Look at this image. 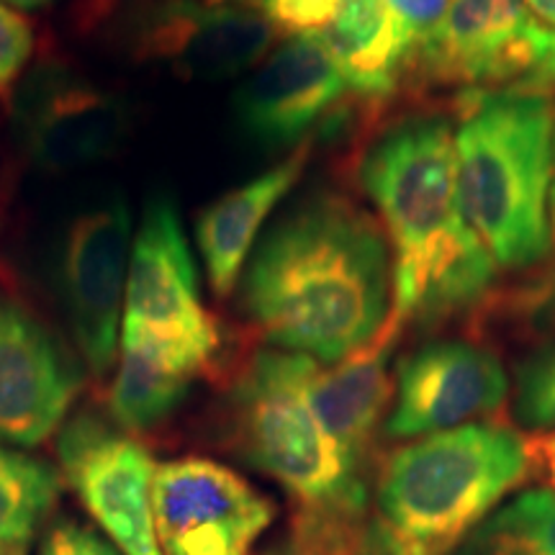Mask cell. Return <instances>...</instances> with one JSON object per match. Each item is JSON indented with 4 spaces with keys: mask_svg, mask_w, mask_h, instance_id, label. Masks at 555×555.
Segmentation results:
<instances>
[{
    "mask_svg": "<svg viewBox=\"0 0 555 555\" xmlns=\"http://www.w3.org/2000/svg\"><path fill=\"white\" fill-rule=\"evenodd\" d=\"M555 50V31L527 0H453L416 44L422 75L442 86H491L530 78Z\"/></svg>",
    "mask_w": 555,
    "mask_h": 555,
    "instance_id": "9c48e42d",
    "label": "cell"
},
{
    "mask_svg": "<svg viewBox=\"0 0 555 555\" xmlns=\"http://www.w3.org/2000/svg\"><path fill=\"white\" fill-rule=\"evenodd\" d=\"M60 463L121 555H165L152 515L157 466L142 442L95 414H80L62 429Z\"/></svg>",
    "mask_w": 555,
    "mask_h": 555,
    "instance_id": "30bf717a",
    "label": "cell"
},
{
    "mask_svg": "<svg viewBox=\"0 0 555 555\" xmlns=\"http://www.w3.org/2000/svg\"><path fill=\"white\" fill-rule=\"evenodd\" d=\"M530 466L525 437L491 420L399 448L376 476L360 555H450Z\"/></svg>",
    "mask_w": 555,
    "mask_h": 555,
    "instance_id": "3957f363",
    "label": "cell"
},
{
    "mask_svg": "<svg viewBox=\"0 0 555 555\" xmlns=\"http://www.w3.org/2000/svg\"><path fill=\"white\" fill-rule=\"evenodd\" d=\"M406 324L397 314H388L384 330L365 347L335 365L311 373L307 380V399L319 425L324 427L347 466L365 478L376 437L386 409L391 406L393 384L388 373V356Z\"/></svg>",
    "mask_w": 555,
    "mask_h": 555,
    "instance_id": "2e32d148",
    "label": "cell"
},
{
    "mask_svg": "<svg viewBox=\"0 0 555 555\" xmlns=\"http://www.w3.org/2000/svg\"><path fill=\"white\" fill-rule=\"evenodd\" d=\"M5 5H13V9H24V11H34L41 9V5H50L52 0H3Z\"/></svg>",
    "mask_w": 555,
    "mask_h": 555,
    "instance_id": "f546056e",
    "label": "cell"
},
{
    "mask_svg": "<svg viewBox=\"0 0 555 555\" xmlns=\"http://www.w3.org/2000/svg\"><path fill=\"white\" fill-rule=\"evenodd\" d=\"M506 509L547 555H555V494L545 489L525 491Z\"/></svg>",
    "mask_w": 555,
    "mask_h": 555,
    "instance_id": "d4e9b609",
    "label": "cell"
},
{
    "mask_svg": "<svg viewBox=\"0 0 555 555\" xmlns=\"http://www.w3.org/2000/svg\"><path fill=\"white\" fill-rule=\"evenodd\" d=\"M206 365L155 335L121 327V363L111 386V414L129 433L157 427L189 397Z\"/></svg>",
    "mask_w": 555,
    "mask_h": 555,
    "instance_id": "d6986e66",
    "label": "cell"
},
{
    "mask_svg": "<svg viewBox=\"0 0 555 555\" xmlns=\"http://www.w3.org/2000/svg\"><path fill=\"white\" fill-rule=\"evenodd\" d=\"M527 9H530L540 24L555 31V0H527Z\"/></svg>",
    "mask_w": 555,
    "mask_h": 555,
    "instance_id": "83f0119b",
    "label": "cell"
},
{
    "mask_svg": "<svg viewBox=\"0 0 555 555\" xmlns=\"http://www.w3.org/2000/svg\"><path fill=\"white\" fill-rule=\"evenodd\" d=\"M152 515L165 555H249L275 506L232 468L180 457L155 470Z\"/></svg>",
    "mask_w": 555,
    "mask_h": 555,
    "instance_id": "52a82bcc",
    "label": "cell"
},
{
    "mask_svg": "<svg viewBox=\"0 0 555 555\" xmlns=\"http://www.w3.org/2000/svg\"><path fill=\"white\" fill-rule=\"evenodd\" d=\"M317 360L262 350L232 393V427L242 455L278 481L298 506L367 502L365 478L347 466L307 399Z\"/></svg>",
    "mask_w": 555,
    "mask_h": 555,
    "instance_id": "5b68a950",
    "label": "cell"
},
{
    "mask_svg": "<svg viewBox=\"0 0 555 555\" xmlns=\"http://www.w3.org/2000/svg\"><path fill=\"white\" fill-rule=\"evenodd\" d=\"M78 386L65 347L24 301L0 291V442H44L65 420Z\"/></svg>",
    "mask_w": 555,
    "mask_h": 555,
    "instance_id": "4fadbf2b",
    "label": "cell"
},
{
    "mask_svg": "<svg viewBox=\"0 0 555 555\" xmlns=\"http://www.w3.org/2000/svg\"><path fill=\"white\" fill-rule=\"evenodd\" d=\"M34 52L31 24L0 0V99H9Z\"/></svg>",
    "mask_w": 555,
    "mask_h": 555,
    "instance_id": "603a6c76",
    "label": "cell"
},
{
    "mask_svg": "<svg viewBox=\"0 0 555 555\" xmlns=\"http://www.w3.org/2000/svg\"><path fill=\"white\" fill-rule=\"evenodd\" d=\"M506 393V371L489 347L466 339L429 343L397 367V406L386 435L406 440L470 425L499 412Z\"/></svg>",
    "mask_w": 555,
    "mask_h": 555,
    "instance_id": "7c38bea8",
    "label": "cell"
},
{
    "mask_svg": "<svg viewBox=\"0 0 555 555\" xmlns=\"http://www.w3.org/2000/svg\"><path fill=\"white\" fill-rule=\"evenodd\" d=\"M393 262L378 221L339 196L288 211L249 255L242 309L275 350L337 363L384 330Z\"/></svg>",
    "mask_w": 555,
    "mask_h": 555,
    "instance_id": "6da1fadb",
    "label": "cell"
},
{
    "mask_svg": "<svg viewBox=\"0 0 555 555\" xmlns=\"http://www.w3.org/2000/svg\"><path fill=\"white\" fill-rule=\"evenodd\" d=\"M388 9L409 26V31L414 34L416 44L427 37L429 31L440 24V18L446 16L448 5L453 0H386Z\"/></svg>",
    "mask_w": 555,
    "mask_h": 555,
    "instance_id": "4316f807",
    "label": "cell"
},
{
    "mask_svg": "<svg viewBox=\"0 0 555 555\" xmlns=\"http://www.w3.org/2000/svg\"><path fill=\"white\" fill-rule=\"evenodd\" d=\"M363 185L393 247L391 314L429 322L486 294L496 262L463 217L450 121L409 119L378 137Z\"/></svg>",
    "mask_w": 555,
    "mask_h": 555,
    "instance_id": "7a4b0ae2",
    "label": "cell"
},
{
    "mask_svg": "<svg viewBox=\"0 0 555 555\" xmlns=\"http://www.w3.org/2000/svg\"><path fill=\"white\" fill-rule=\"evenodd\" d=\"M24 155L44 172L90 168L121 147L129 111L119 95L62 65H41L16 99Z\"/></svg>",
    "mask_w": 555,
    "mask_h": 555,
    "instance_id": "8fae6325",
    "label": "cell"
},
{
    "mask_svg": "<svg viewBox=\"0 0 555 555\" xmlns=\"http://www.w3.org/2000/svg\"><path fill=\"white\" fill-rule=\"evenodd\" d=\"M307 163L309 144L301 142L283 163L224 193L198 214V253L204 258L208 286L219 298H227L240 283L242 268L253 253L262 224L298 183Z\"/></svg>",
    "mask_w": 555,
    "mask_h": 555,
    "instance_id": "e0dca14e",
    "label": "cell"
},
{
    "mask_svg": "<svg viewBox=\"0 0 555 555\" xmlns=\"http://www.w3.org/2000/svg\"><path fill=\"white\" fill-rule=\"evenodd\" d=\"M322 34L347 88L371 101L393 93L416 50L414 34L386 0H339Z\"/></svg>",
    "mask_w": 555,
    "mask_h": 555,
    "instance_id": "ac0fdd59",
    "label": "cell"
},
{
    "mask_svg": "<svg viewBox=\"0 0 555 555\" xmlns=\"http://www.w3.org/2000/svg\"><path fill=\"white\" fill-rule=\"evenodd\" d=\"M551 219H553V240H555V134H553V185H551Z\"/></svg>",
    "mask_w": 555,
    "mask_h": 555,
    "instance_id": "4dcf8cb0",
    "label": "cell"
},
{
    "mask_svg": "<svg viewBox=\"0 0 555 555\" xmlns=\"http://www.w3.org/2000/svg\"><path fill=\"white\" fill-rule=\"evenodd\" d=\"M124 330H139L191 352L206 367L221 337L198 294V273L172 198H150L131 240Z\"/></svg>",
    "mask_w": 555,
    "mask_h": 555,
    "instance_id": "8992f818",
    "label": "cell"
},
{
    "mask_svg": "<svg viewBox=\"0 0 555 555\" xmlns=\"http://www.w3.org/2000/svg\"><path fill=\"white\" fill-rule=\"evenodd\" d=\"M131 211L114 196L86 208L60 247V301L88 371L114 367L131 258Z\"/></svg>",
    "mask_w": 555,
    "mask_h": 555,
    "instance_id": "ba28073f",
    "label": "cell"
},
{
    "mask_svg": "<svg viewBox=\"0 0 555 555\" xmlns=\"http://www.w3.org/2000/svg\"><path fill=\"white\" fill-rule=\"evenodd\" d=\"M555 108L543 90L468 99L455 131L466 224L496 268H525L551 249Z\"/></svg>",
    "mask_w": 555,
    "mask_h": 555,
    "instance_id": "277c9868",
    "label": "cell"
},
{
    "mask_svg": "<svg viewBox=\"0 0 555 555\" xmlns=\"http://www.w3.org/2000/svg\"><path fill=\"white\" fill-rule=\"evenodd\" d=\"M41 555H119V551L86 525L60 522L47 535Z\"/></svg>",
    "mask_w": 555,
    "mask_h": 555,
    "instance_id": "484cf974",
    "label": "cell"
},
{
    "mask_svg": "<svg viewBox=\"0 0 555 555\" xmlns=\"http://www.w3.org/2000/svg\"><path fill=\"white\" fill-rule=\"evenodd\" d=\"M538 453H540V457H543V461H545L547 474H551V481H553V486H555V435L545 437L543 446H540Z\"/></svg>",
    "mask_w": 555,
    "mask_h": 555,
    "instance_id": "f1b7e54d",
    "label": "cell"
},
{
    "mask_svg": "<svg viewBox=\"0 0 555 555\" xmlns=\"http://www.w3.org/2000/svg\"><path fill=\"white\" fill-rule=\"evenodd\" d=\"M266 13L227 0H168L142 18L137 52L163 60L180 75L227 80L247 73L275 39Z\"/></svg>",
    "mask_w": 555,
    "mask_h": 555,
    "instance_id": "9a60e30c",
    "label": "cell"
},
{
    "mask_svg": "<svg viewBox=\"0 0 555 555\" xmlns=\"http://www.w3.org/2000/svg\"><path fill=\"white\" fill-rule=\"evenodd\" d=\"M339 0H260V11L275 29L288 34L324 31L335 18Z\"/></svg>",
    "mask_w": 555,
    "mask_h": 555,
    "instance_id": "cb8c5ba5",
    "label": "cell"
},
{
    "mask_svg": "<svg viewBox=\"0 0 555 555\" xmlns=\"http://www.w3.org/2000/svg\"><path fill=\"white\" fill-rule=\"evenodd\" d=\"M50 463L0 446V555H24L57 499Z\"/></svg>",
    "mask_w": 555,
    "mask_h": 555,
    "instance_id": "ffe728a7",
    "label": "cell"
},
{
    "mask_svg": "<svg viewBox=\"0 0 555 555\" xmlns=\"http://www.w3.org/2000/svg\"><path fill=\"white\" fill-rule=\"evenodd\" d=\"M367 515V502L296 504L288 538L262 555H360Z\"/></svg>",
    "mask_w": 555,
    "mask_h": 555,
    "instance_id": "44dd1931",
    "label": "cell"
},
{
    "mask_svg": "<svg viewBox=\"0 0 555 555\" xmlns=\"http://www.w3.org/2000/svg\"><path fill=\"white\" fill-rule=\"evenodd\" d=\"M345 90L324 34H296L240 88L234 111L249 139L283 150L307 137L343 101Z\"/></svg>",
    "mask_w": 555,
    "mask_h": 555,
    "instance_id": "5bb4252c",
    "label": "cell"
},
{
    "mask_svg": "<svg viewBox=\"0 0 555 555\" xmlns=\"http://www.w3.org/2000/svg\"><path fill=\"white\" fill-rule=\"evenodd\" d=\"M517 420L525 427H555V343L527 358L517 373Z\"/></svg>",
    "mask_w": 555,
    "mask_h": 555,
    "instance_id": "7402d4cb",
    "label": "cell"
}]
</instances>
